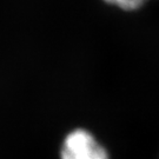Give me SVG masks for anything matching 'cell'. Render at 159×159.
<instances>
[{
	"mask_svg": "<svg viewBox=\"0 0 159 159\" xmlns=\"http://www.w3.org/2000/svg\"><path fill=\"white\" fill-rule=\"evenodd\" d=\"M61 159H108L105 148L91 132L77 129L65 137L60 151Z\"/></svg>",
	"mask_w": 159,
	"mask_h": 159,
	"instance_id": "obj_1",
	"label": "cell"
},
{
	"mask_svg": "<svg viewBox=\"0 0 159 159\" xmlns=\"http://www.w3.org/2000/svg\"><path fill=\"white\" fill-rule=\"evenodd\" d=\"M106 4L123 11H136L150 0H104Z\"/></svg>",
	"mask_w": 159,
	"mask_h": 159,
	"instance_id": "obj_2",
	"label": "cell"
}]
</instances>
